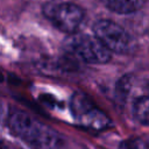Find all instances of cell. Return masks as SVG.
<instances>
[{
  "mask_svg": "<svg viewBox=\"0 0 149 149\" xmlns=\"http://www.w3.org/2000/svg\"><path fill=\"white\" fill-rule=\"evenodd\" d=\"M93 33L111 52L127 54L133 47L130 35L121 26L111 20H98L93 24Z\"/></svg>",
  "mask_w": 149,
  "mask_h": 149,
  "instance_id": "cell-4",
  "label": "cell"
},
{
  "mask_svg": "<svg viewBox=\"0 0 149 149\" xmlns=\"http://www.w3.org/2000/svg\"><path fill=\"white\" fill-rule=\"evenodd\" d=\"M69 48L78 58L90 64H104L112 57V52L95 36L74 35L69 41Z\"/></svg>",
  "mask_w": 149,
  "mask_h": 149,
  "instance_id": "cell-5",
  "label": "cell"
},
{
  "mask_svg": "<svg viewBox=\"0 0 149 149\" xmlns=\"http://www.w3.org/2000/svg\"><path fill=\"white\" fill-rule=\"evenodd\" d=\"M102 3L114 13L130 14L141 8L143 0H101Z\"/></svg>",
  "mask_w": 149,
  "mask_h": 149,
  "instance_id": "cell-6",
  "label": "cell"
},
{
  "mask_svg": "<svg viewBox=\"0 0 149 149\" xmlns=\"http://www.w3.org/2000/svg\"><path fill=\"white\" fill-rule=\"evenodd\" d=\"M73 119L83 127L92 130H105L112 126L111 119L84 93H74L70 100Z\"/></svg>",
  "mask_w": 149,
  "mask_h": 149,
  "instance_id": "cell-3",
  "label": "cell"
},
{
  "mask_svg": "<svg viewBox=\"0 0 149 149\" xmlns=\"http://www.w3.org/2000/svg\"><path fill=\"white\" fill-rule=\"evenodd\" d=\"M2 149H13V148H12L10 146H8V143L5 142V143L2 144Z\"/></svg>",
  "mask_w": 149,
  "mask_h": 149,
  "instance_id": "cell-9",
  "label": "cell"
},
{
  "mask_svg": "<svg viewBox=\"0 0 149 149\" xmlns=\"http://www.w3.org/2000/svg\"><path fill=\"white\" fill-rule=\"evenodd\" d=\"M44 16L54 27L66 34H77L84 23V9L68 1H49L43 6Z\"/></svg>",
  "mask_w": 149,
  "mask_h": 149,
  "instance_id": "cell-2",
  "label": "cell"
},
{
  "mask_svg": "<svg viewBox=\"0 0 149 149\" xmlns=\"http://www.w3.org/2000/svg\"><path fill=\"white\" fill-rule=\"evenodd\" d=\"M10 133L31 149H57L61 136L52 128L22 111H14L8 116Z\"/></svg>",
  "mask_w": 149,
  "mask_h": 149,
  "instance_id": "cell-1",
  "label": "cell"
},
{
  "mask_svg": "<svg viewBox=\"0 0 149 149\" xmlns=\"http://www.w3.org/2000/svg\"><path fill=\"white\" fill-rule=\"evenodd\" d=\"M144 88H146V91H147V93H148V95H149V79L146 81V84H144Z\"/></svg>",
  "mask_w": 149,
  "mask_h": 149,
  "instance_id": "cell-8",
  "label": "cell"
},
{
  "mask_svg": "<svg viewBox=\"0 0 149 149\" xmlns=\"http://www.w3.org/2000/svg\"><path fill=\"white\" fill-rule=\"evenodd\" d=\"M133 115L142 125H149V95L135 99L133 104Z\"/></svg>",
  "mask_w": 149,
  "mask_h": 149,
  "instance_id": "cell-7",
  "label": "cell"
}]
</instances>
